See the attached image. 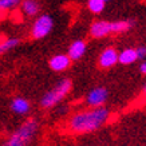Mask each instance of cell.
<instances>
[{
    "label": "cell",
    "instance_id": "19",
    "mask_svg": "<svg viewBox=\"0 0 146 146\" xmlns=\"http://www.w3.org/2000/svg\"><path fill=\"white\" fill-rule=\"evenodd\" d=\"M143 95L146 97V84H145V87H143Z\"/></svg>",
    "mask_w": 146,
    "mask_h": 146
},
{
    "label": "cell",
    "instance_id": "13",
    "mask_svg": "<svg viewBox=\"0 0 146 146\" xmlns=\"http://www.w3.org/2000/svg\"><path fill=\"white\" fill-rule=\"evenodd\" d=\"M20 5H22V11L27 16H36L39 13L40 4L36 0H22Z\"/></svg>",
    "mask_w": 146,
    "mask_h": 146
},
{
    "label": "cell",
    "instance_id": "9",
    "mask_svg": "<svg viewBox=\"0 0 146 146\" xmlns=\"http://www.w3.org/2000/svg\"><path fill=\"white\" fill-rule=\"evenodd\" d=\"M86 48H87V44H86V42L84 40H74L72 43L70 44L68 47V58H70L71 60H78L80 58L84 55L86 52Z\"/></svg>",
    "mask_w": 146,
    "mask_h": 146
},
{
    "label": "cell",
    "instance_id": "15",
    "mask_svg": "<svg viewBox=\"0 0 146 146\" xmlns=\"http://www.w3.org/2000/svg\"><path fill=\"white\" fill-rule=\"evenodd\" d=\"M87 8L93 13H101L105 8L103 0H87Z\"/></svg>",
    "mask_w": 146,
    "mask_h": 146
},
{
    "label": "cell",
    "instance_id": "1",
    "mask_svg": "<svg viewBox=\"0 0 146 146\" xmlns=\"http://www.w3.org/2000/svg\"><path fill=\"white\" fill-rule=\"evenodd\" d=\"M110 118V111L106 107H95L78 111L68 119L67 127L74 134H87L101 129Z\"/></svg>",
    "mask_w": 146,
    "mask_h": 146
},
{
    "label": "cell",
    "instance_id": "12",
    "mask_svg": "<svg viewBox=\"0 0 146 146\" xmlns=\"http://www.w3.org/2000/svg\"><path fill=\"white\" fill-rule=\"evenodd\" d=\"M11 109H12L13 113L16 114H27L30 111V102L27 101L26 98L18 97L15 98L12 102H11Z\"/></svg>",
    "mask_w": 146,
    "mask_h": 146
},
{
    "label": "cell",
    "instance_id": "20",
    "mask_svg": "<svg viewBox=\"0 0 146 146\" xmlns=\"http://www.w3.org/2000/svg\"><path fill=\"white\" fill-rule=\"evenodd\" d=\"M103 1H105V3H106V1H109V0H103Z\"/></svg>",
    "mask_w": 146,
    "mask_h": 146
},
{
    "label": "cell",
    "instance_id": "18",
    "mask_svg": "<svg viewBox=\"0 0 146 146\" xmlns=\"http://www.w3.org/2000/svg\"><path fill=\"white\" fill-rule=\"evenodd\" d=\"M139 71H141L143 75H146V62H142L139 64Z\"/></svg>",
    "mask_w": 146,
    "mask_h": 146
},
{
    "label": "cell",
    "instance_id": "2",
    "mask_svg": "<svg viewBox=\"0 0 146 146\" xmlns=\"http://www.w3.org/2000/svg\"><path fill=\"white\" fill-rule=\"evenodd\" d=\"M38 121L36 119H27L20 127L13 131L9 138L1 146H28V143L34 139L38 133Z\"/></svg>",
    "mask_w": 146,
    "mask_h": 146
},
{
    "label": "cell",
    "instance_id": "6",
    "mask_svg": "<svg viewBox=\"0 0 146 146\" xmlns=\"http://www.w3.org/2000/svg\"><path fill=\"white\" fill-rule=\"evenodd\" d=\"M117 63H118V52L113 47H107L103 50L98 59V64L102 68H111Z\"/></svg>",
    "mask_w": 146,
    "mask_h": 146
},
{
    "label": "cell",
    "instance_id": "17",
    "mask_svg": "<svg viewBox=\"0 0 146 146\" xmlns=\"http://www.w3.org/2000/svg\"><path fill=\"white\" fill-rule=\"evenodd\" d=\"M135 52H137V59L139 60H143L146 58V47L143 46H139L138 48H135Z\"/></svg>",
    "mask_w": 146,
    "mask_h": 146
},
{
    "label": "cell",
    "instance_id": "8",
    "mask_svg": "<svg viewBox=\"0 0 146 146\" xmlns=\"http://www.w3.org/2000/svg\"><path fill=\"white\" fill-rule=\"evenodd\" d=\"M71 60L67 54H58V55H54L51 59H50V68L52 71H56V72H62V71H66L68 67L71 66Z\"/></svg>",
    "mask_w": 146,
    "mask_h": 146
},
{
    "label": "cell",
    "instance_id": "3",
    "mask_svg": "<svg viewBox=\"0 0 146 146\" xmlns=\"http://www.w3.org/2000/svg\"><path fill=\"white\" fill-rule=\"evenodd\" d=\"M71 87H72V82H71V79H68V78L60 79L54 89L48 90V91L42 97V99H40V105H42V107L50 109V107L58 105L63 98L66 97L67 94L70 93Z\"/></svg>",
    "mask_w": 146,
    "mask_h": 146
},
{
    "label": "cell",
    "instance_id": "4",
    "mask_svg": "<svg viewBox=\"0 0 146 146\" xmlns=\"http://www.w3.org/2000/svg\"><path fill=\"white\" fill-rule=\"evenodd\" d=\"M54 27V20L50 15H40L36 19L31 28V36L34 39H42L51 32Z\"/></svg>",
    "mask_w": 146,
    "mask_h": 146
},
{
    "label": "cell",
    "instance_id": "7",
    "mask_svg": "<svg viewBox=\"0 0 146 146\" xmlns=\"http://www.w3.org/2000/svg\"><path fill=\"white\" fill-rule=\"evenodd\" d=\"M109 34H111L110 22H106V20H95L90 26V36L94 38V39L105 38Z\"/></svg>",
    "mask_w": 146,
    "mask_h": 146
},
{
    "label": "cell",
    "instance_id": "10",
    "mask_svg": "<svg viewBox=\"0 0 146 146\" xmlns=\"http://www.w3.org/2000/svg\"><path fill=\"white\" fill-rule=\"evenodd\" d=\"M133 26H134V20H133V19H129V20H117V22H110L111 34H123V32H127Z\"/></svg>",
    "mask_w": 146,
    "mask_h": 146
},
{
    "label": "cell",
    "instance_id": "11",
    "mask_svg": "<svg viewBox=\"0 0 146 146\" xmlns=\"http://www.w3.org/2000/svg\"><path fill=\"white\" fill-rule=\"evenodd\" d=\"M137 60V52L135 48H125L121 52H118V63L127 66V64H133Z\"/></svg>",
    "mask_w": 146,
    "mask_h": 146
},
{
    "label": "cell",
    "instance_id": "16",
    "mask_svg": "<svg viewBox=\"0 0 146 146\" xmlns=\"http://www.w3.org/2000/svg\"><path fill=\"white\" fill-rule=\"evenodd\" d=\"M20 3H22L20 0H0V12L15 8V7H18Z\"/></svg>",
    "mask_w": 146,
    "mask_h": 146
},
{
    "label": "cell",
    "instance_id": "5",
    "mask_svg": "<svg viewBox=\"0 0 146 146\" xmlns=\"http://www.w3.org/2000/svg\"><path fill=\"white\" fill-rule=\"evenodd\" d=\"M107 97H109V93L105 87H95L87 94L86 97V103L89 105L91 109H95V107H103L105 102L107 101Z\"/></svg>",
    "mask_w": 146,
    "mask_h": 146
},
{
    "label": "cell",
    "instance_id": "14",
    "mask_svg": "<svg viewBox=\"0 0 146 146\" xmlns=\"http://www.w3.org/2000/svg\"><path fill=\"white\" fill-rule=\"evenodd\" d=\"M19 43H20V39L18 38H7V39L1 40L0 42V55L7 54L8 51L15 48L16 46H19Z\"/></svg>",
    "mask_w": 146,
    "mask_h": 146
}]
</instances>
